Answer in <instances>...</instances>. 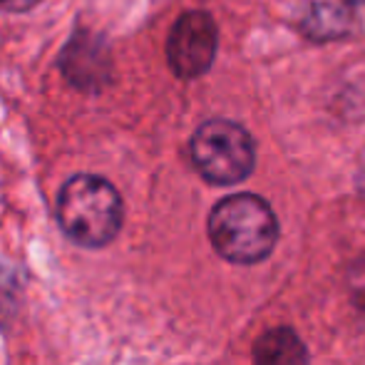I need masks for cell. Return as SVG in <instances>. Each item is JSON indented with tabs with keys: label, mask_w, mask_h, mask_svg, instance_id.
<instances>
[{
	"label": "cell",
	"mask_w": 365,
	"mask_h": 365,
	"mask_svg": "<svg viewBox=\"0 0 365 365\" xmlns=\"http://www.w3.org/2000/svg\"><path fill=\"white\" fill-rule=\"evenodd\" d=\"M209 239L221 259L231 264H259L279 241V221L256 194L221 199L209 214Z\"/></svg>",
	"instance_id": "1"
},
{
	"label": "cell",
	"mask_w": 365,
	"mask_h": 365,
	"mask_svg": "<svg viewBox=\"0 0 365 365\" xmlns=\"http://www.w3.org/2000/svg\"><path fill=\"white\" fill-rule=\"evenodd\" d=\"M58 221L75 244L100 249L122 229V197L107 179L75 174L60 189Z\"/></svg>",
	"instance_id": "2"
},
{
	"label": "cell",
	"mask_w": 365,
	"mask_h": 365,
	"mask_svg": "<svg viewBox=\"0 0 365 365\" xmlns=\"http://www.w3.org/2000/svg\"><path fill=\"white\" fill-rule=\"evenodd\" d=\"M189 154L197 172L217 187L244 182L256 162V145L241 125L231 120H209L194 132Z\"/></svg>",
	"instance_id": "3"
},
{
	"label": "cell",
	"mask_w": 365,
	"mask_h": 365,
	"mask_svg": "<svg viewBox=\"0 0 365 365\" xmlns=\"http://www.w3.org/2000/svg\"><path fill=\"white\" fill-rule=\"evenodd\" d=\"M219 50V28L204 10L179 15L167 40V63L179 80H197L214 65Z\"/></svg>",
	"instance_id": "4"
},
{
	"label": "cell",
	"mask_w": 365,
	"mask_h": 365,
	"mask_svg": "<svg viewBox=\"0 0 365 365\" xmlns=\"http://www.w3.org/2000/svg\"><path fill=\"white\" fill-rule=\"evenodd\" d=\"M110 53L92 33H75L68 48L60 53L65 77L80 90H100L110 80Z\"/></svg>",
	"instance_id": "5"
},
{
	"label": "cell",
	"mask_w": 365,
	"mask_h": 365,
	"mask_svg": "<svg viewBox=\"0 0 365 365\" xmlns=\"http://www.w3.org/2000/svg\"><path fill=\"white\" fill-rule=\"evenodd\" d=\"M254 365H308V351L291 328H271L256 341Z\"/></svg>",
	"instance_id": "6"
},
{
	"label": "cell",
	"mask_w": 365,
	"mask_h": 365,
	"mask_svg": "<svg viewBox=\"0 0 365 365\" xmlns=\"http://www.w3.org/2000/svg\"><path fill=\"white\" fill-rule=\"evenodd\" d=\"M40 0H0V10H8V13H25V10L35 8Z\"/></svg>",
	"instance_id": "7"
},
{
	"label": "cell",
	"mask_w": 365,
	"mask_h": 365,
	"mask_svg": "<svg viewBox=\"0 0 365 365\" xmlns=\"http://www.w3.org/2000/svg\"><path fill=\"white\" fill-rule=\"evenodd\" d=\"M343 3H348V5H365V0H343Z\"/></svg>",
	"instance_id": "8"
}]
</instances>
